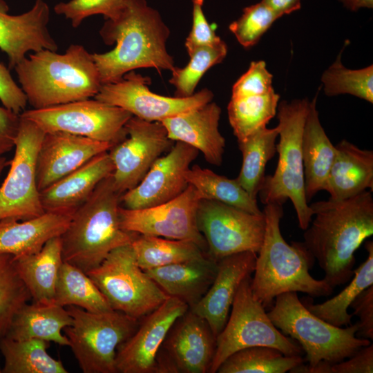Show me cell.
<instances>
[{"label":"cell","mask_w":373,"mask_h":373,"mask_svg":"<svg viewBox=\"0 0 373 373\" xmlns=\"http://www.w3.org/2000/svg\"><path fill=\"white\" fill-rule=\"evenodd\" d=\"M365 191L344 200L318 201L309 207L314 218L303 242L333 289L354 274L355 252L373 235V197Z\"/></svg>","instance_id":"obj_1"},{"label":"cell","mask_w":373,"mask_h":373,"mask_svg":"<svg viewBox=\"0 0 373 373\" xmlns=\"http://www.w3.org/2000/svg\"><path fill=\"white\" fill-rule=\"evenodd\" d=\"M99 34L106 44H115L111 51L92 53L102 85L138 68H151L161 73L175 67L166 49L170 30L146 0H130L117 16L106 20Z\"/></svg>","instance_id":"obj_2"},{"label":"cell","mask_w":373,"mask_h":373,"mask_svg":"<svg viewBox=\"0 0 373 373\" xmlns=\"http://www.w3.org/2000/svg\"><path fill=\"white\" fill-rule=\"evenodd\" d=\"M262 212L265 218L264 239L251 280L254 298L266 309L283 293L301 292L315 297L331 295L334 289L323 279L317 280L309 274L315 260L303 242L288 244L284 239L280 227L283 204H266Z\"/></svg>","instance_id":"obj_3"},{"label":"cell","mask_w":373,"mask_h":373,"mask_svg":"<svg viewBox=\"0 0 373 373\" xmlns=\"http://www.w3.org/2000/svg\"><path fill=\"white\" fill-rule=\"evenodd\" d=\"M14 69L34 109L94 97L102 85L92 53L79 44L70 45L63 54L35 52Z\"/></svg>","instance_id":"obj_4"},{"label":"cell","mask_w":373,"mask_h":373,"mask_svg":"<svg viewBox=\"0 0 373 373\" xmlns=\"http://www.w3.org/2000/svg\"><path fill=\"white\" fill-rule=\"evenodd\" d=\"M112 174L97 186L89 198L73 213L61 235L63 260L87 273L99 266L117 247L131 244L138 233L119 223L121 197Z\"/></svg>","instance_id":"obj_5"},{"label":"cell","mask_w":373,"mask_h":373,"mask_svg":"<svg viewBox=\"0 0 373 373\" xmlns=\"http://www.w3.org/2000/svg\"><path fill=\"white\" fill-rule=\"evenodd\" d=\"M267 313L276 328L300 345L311 367L322 361L341 362L371 343L370 340L356 336V323L336 327L313 314L298 298L297 292L277 296Z\"/></svg>","instance_id":"obj_6"},{"label":"cell","mask_w":373,"mask_h":373,"mask_svg":"<svg viewBox=\"0 0 373 373\" xmlns=\"http://www.w3.org/2000/svg\"><path fill=\"white\" fill-rule=\"evenodd\" d=\"M309 101L307 99L283 101L278 105L279 142L276 144L278 161L274 173L265 175L258 194L262 204H283L291 200L296 212L298 226L305 230L313 218L305 195L302 134Z\"/></svg>","instance_id":"obj_7"},{"label":"cell","mask_w":373,"mask_h":373,"mask_svg":"<svg viewBox=\"0 0 373 373\" xmlns=\"http://www.w3.org/2000/svg\"><path fill=\"white\" fill-rule=\"evenodd\" d=\"M73 319L64 330L84 373H117V347L135 331L138 320L121 312H90L77 306L66 308Z\"/></svg>","instance_id":"obj_8"},{"label":"cell","mask_w":373,"mask_h":373,"mask_svg":"<svg viewBox=\"0 0 373 373\" xmlns=\"http://www.w3.org/2000/svg\"><path fill=\"white\" fill-rule=\"evenodd\" d=\"M86 274L113 309L137 320L169 297L138 265L131 244L111 251L99 266Z\"/></svg>","instance_id":"obj_9"},{"label":"cell","mask_w":373,"mask_h":373,"mask_svg":"<svg viewBox=\"0 0 373 373\" xmlns=\"http://www.w3.org/2000/svg\"><path fill=\"white\" fill-rule=\"evenodd\" d=\"M251 277L240 284L231 305V314L222 330L216 336V350L209 373H216L222 363L242 349L267 346L286 356H300V345L283 334L270 320L262 305L254 298Z\"/></svg>","instance_id":"obj_10"},{"label":"cell","mask_w":373,"mask_h":373,"mask_svg":"<svg viewBox=\"0 0 373 373\" xmlns=\"http://www.w3.org/2000/svg\"><path fill=\"white\" fill-rule=\"evenodd\" d=\"M45 133L64 132L113 145L126 136L125 126L133 115L127 111L93 98L20 114Z\"/></svg>","instance_id":"obj_11"},{"label":"cell","mask_w":373,"mask_h":373,"mask_svg":"<svg viewBox=\"0 0 373 373\" xmlns=\"http://www.w3.org/2000/svg\"><path fill=\"white\" fill-rule=\"evenodd\" d=\"M8 173L0 186V220L32 219L45 211L36 182V162L45 132L22 117Z\"/></svg>","instance_id":"obj_12"},{"label":"cell","mask_w":373,"mask_h":373,"mask_svg":"<svg viewBox=\"0 0 373 373\" xmlns=\"http://www.w3.org/2000/svg\"><path fill=\"white\" fill-rule=\"evenodd\" d=\"M198 226L207 245V254L216 260L231 254H258L264 239L265 218L235 207L209 200L200 201Z\"/></svg>","instance_id":"obj_13"},{"label":"cell","mask_w":373,"mask_h":373,"mask_svg":"<svg viewBox=\"0 0 373 373\" xmlns=\"http://www.w3.org/2000/svg\"><path fill=\"white\" fill-rule=\"evenodd\" d=\"M202 200L199 192L189 184L178 196L160 204L141 209L120 206V226L138 234L191 241L207 253V242L197 220Z\"/></svg>","instance_id":"obj_14"},{"label":"cell","mask_w":373,"mask_h":373,"mask_svg":"<svg viewBox=\"0 0 373 373\" xmlns=\"http://www.w3.org/2000/svg\"><path fill=\"white\" fill-rule=\"evenodd\" d=\"M151 79L135 70L114 83L102 85L94 99L122 108L133 116L149 122L164 119L212 101L213 93L204 88L188 97H167L149 89Z\"/></svg>","instance_id":"obj_15"},{"label":"cell","mask_w":373,"mask_h":373,"mask_svg":"<svg viewBox=\"0 0 373 373\" xmlns=\"http://www.w3.org/2000/svg\"><path fill=\"white\" fill-rule=\"evenodd\" d=\"M125 129L126 137L108 151L114 166L113 183L122 195L136 186L156 160L174 144L161 122L133 116Z\"/></svg>","instance_id":"obj_16"},{"label":"cell","mask_w":373,"mask_h":373,"mask_svg":"<svg viewBox=\"0 0 373 373\" xmlns=\"http://www.w3.org/2000/svg\"><path fill=\"white\" fill-rule=\"evenodd\" d=\"M216 337L190 309L173 323L156 357L155 373H209Z\"/></svg>","instance_id":"obj_17"},{"label":"cell","mask_w":373,"mask_h":373,"mask_svg":"<svg viewBox=\"0 0 373 373\" xmlns=\"http://www.w3.org/2000/svg\"><path fill=\"white\" fill-rule=\"evenodd\" d=\"M198 154L191 146L175 142L166 155L156 160L136 186L122 194L121 206L145 209L178 196L189 185L186 173Z\"/></svg>","instance_id":"obj_18"},{"label":"cell","mask_w":373,"mask_h":373,"mask_svg":"<svg viewBox=\"0 0 373 373\" xmlns=\"http://www.w3.org/2000/svg\"><path fill=\"white\" fill-rule=\"evenodd\" d=\"M189 309L169 296L145 316L133 334L117 350V373H155L157 352L175 321Z\"/></svg>","instance_id":"obj_19"},{"label":"cell","mask_w":373,"mask_h":373,"mask_svg":"<svg viewBox=\"0 0 373 373\" xmlns=\"http://www.w3.org/2000/svg\"><path fill=\"white\" fill-rule=\"evenodd\" d=\"M8 10L6 1L0 0V49L8 56L10 70L29 52L58 50L48 28L50 11L44 0H35L31 9L20 15H11Z\"/></svg>","instance_id":"obj_20"},{"label":"cell","mask_w":373,"mask_h":373,"mask_svg":"<svg viewBox=\"0 0 373 373\" xmlns=\"http://www.w3.org/2000/svg\"><path fill=\"white\" fill-rule=\"evenodd\" d=\"M113 146L64 132L45 133L36 162L38 190H44Z\"/></svg>","instance_id":"obj_21"},{"label":"cell","mask_w":373,"mask_h":373,"mask_svg":"<svg viewBox=\"0 0 373 373\" xmlns=\"http://www.w3.org/2000/svg\"><path fill=\"white\" fill-rule=\"evenodd\" d=\"M257 254L243 251L218 262L213 282L200 301L190 309L204 318L216 337L224 328L237 291L254 273Z\"/></svg>","instance_id":"obj_22"},{"label":"cell","mask_w":373,"mask_h":373,"mask_svg":"<svg viewBox=\"0 0 373 373\" xmlns=\"http://www.w3.org/2000/svg\"><path fill=\"white\" fill-rule=\"evenodd\" d=\"M220 107L212 101L161 122L173 142L186 143L201 152L206 161L219 166L226 145L219 129Z\"/></svg>","instance_id":"obj_23"},{"label":"cell","mask_w":373,"mask_h":373,"mask_svg":"<svg viewBox=\"0 0 373 373\" xmlns=\"http://www.w3.org/2000/svg\"><path fill=\"white\" fill-rule=\"evenodd\" d=\"M114 170L108 151L97 155L82 166L40 191L45 212L73 215L101 181Z\"/></svg>","instance_id":"obj_24"},{"label":"cell","mask_w":373,"mask_h":373,"mask_svg":"<svg viewBox=\"0 0 373 373\" xmlns=\"http://www.w3.org/2000/svg\"><path fill=\"white\" fill-rule=\"evenodd\" d=\"M218 262L207 254L202 258L145 271L169 296L180 299L190 309L200 301L213 282Z\"/></svg>","instance_id":"obj_25"},{"label":"cell","mask_w":373,"mask_h":373,"mask_svg":"<svg viewBox=\"0 0 373 373\" xmlns=\"http://www.w3.org/2000/svg\"><path fill=\"white\" fill-rule=\"evenodd\" d=\"M71 217V215L45 212L26 220H0V254L20 257L38 252L50 239L61 236Z\"/></svg>","instance_id":"obj_26"},{"label":"cell","mask_w":373,"mask_h":373,"mask_svg":"<svg viewBox=\"0 0 373 373\" xmlns=\"http://www.w3.org/2000/svg\"><path fill=\"white\" fill-rule=\"evenodd\" d=\"M336 155L325 187L332 200H344L365 191H373V151L343 140Z\"/></svg>","instance_id":"obj_27"},{"label":"cell","mask_w":373,"mask_h":373,"mask_svg":"<svg viewBox=\"0 0 373 373\" xmlns=\"http://www.w3.org/2000/svg\"><path fill=\"white\" fill-rule=\"evenodd\" d=\"M318 94V93H317ZM317 94L309 102L302 134L301 149L305 191L307 202L325 190L336 148L326 135L316 109Z\"/></svg>","instance_id":"obj_28"},{"label":"cell","mask_w":373,"mask_h":373,"mask_svg":"<svg viewBox=\"0 0 373 373\" xmlns=\"http://www.w3.org/2000/svg\"><path fill=\"white\" fill-rule=\"evenodd\" d=\"M72 317L67 309L54 302L25 304L14 316L4 337L13 340L41 339L69 346L61 331L71 325Z\"/></svg>","instance_id":"obj_29"},{"label":"cell","mask_w":373,"mask_h":373,"mask_svg":"<svg viewBox=\"0 0 373 373\" xmlns=\"http://www.w3.org/2000/svg\"><path fill=\"white\" fill-rule=\"evenodd\" d=\"M63 262L60 236L50 239L35 254L14 257L17 272L34 302H54L56 283Z\"/></svg>","instance_id":"obj_30"},{"label":"cell","mask_w":373,"mask_h":373,"mask_svg":"<svg viewBox=\"0 0 373 373\" xmlns=\"http://www.w3.org/2000/svg\"><path fill=\"white\" fill-rule=\"evenodd\" d=\"M278 137L277 127L268 128L265 126L238 142L242 162L236 179L254 199H257L263 184L266 165L276 152Z\"/></svg>","instance_id":"obj_31"},{"label":"cell","mask_w":373,"mask_h":373,"mask_svg":"<svg viewBox=\"0 0 373 373\" xmlns=\"http://www.w3.org/2000/svg\"><path fill=\"white\" fill-rule=\"evenodd\" d=\"M366 260L356 269L349 285L339 294L326 301L314 304L303 303L313 314L336 327L351 325L352 314L347 309L359 294L373 285V242H365Z\"/></svg>","instance_id":"obj_32"},{"label":"cell","mask_w":373,"mask_h":373,"mask_svg":"<svg viewBox=\"0 0 373 373\" xmlns=\"http://www.w3.org/2000/svg\"><path fill=\"white\" fill-rule=\"evenodd\" d=\"M49 342L41 339H0L3 373H68L62 362L50 356Z\"/></svg>","instance_id":"obj_33"},{"label":"cell","mask_w":373,"mask_h":373,"mask_svg":"<svg viewBox=\"0 0 373 373\" xmlns=\"http://www.w3.org/2000/svg\"><path fill=\"white\" fill-rule=\"evenodd\" d=\"M54 303L64 307L77 306L90 312L113 310L104 295L86 273L65 262L59 271Z\"/></svg>","instance_id":"obj_34"},{"label":"cell","mask_w":373,"mask_h":373,"mask_svg":"<svg viewBox=\"0 0 373 373\" xmlns=\"http://www.w3.org/2000/svg\"><path fill=\"white\" fill-rule=\"evenodd\" d=\"M138 265L144 271L202 258L207 253L195 243L138 234L131 242Z\"/></svg>","instance_id":"obj_35"},{"label":"cell","mask_w":373,"mask_h":373,"mask_svg":"<svg viewBox=\"0 0 373 373\" xmlns=\"http://www.w3.org/2000/svg\"><path fill=\"white\" fill-rule=\"evenodd\" d=\"M186 180L199 192L202 200L220 202L255 214L262 213L257 199L252 198L236 179L194 165L188 169Z\"/></svg>","instance_id":"obj_36"},{"label":"cell","mask_w":373,"mask_h":373,"mask_svg":"<svg viewBox=\"0 0 373 373\" xmlns=\"http://www.w3.org/2000/svg\"><path fill=\"white\" fill-rule=\"evenodd\" d=\"M279 99L274 90L260 95L231 98L228 117L238 142L267 126L276 114Z\"/></svg>","instance_id":"obj_37"},{"label":"cell","mask_w":373,"mask_h":373,"mask_svg":"<svg viewBox=\"0 0 373 373\" xmlns=\"http://www.w3.org/2000/svg\"><path fill=\"white\" fill-rule=\"evenodd\" d=\"M305 360L299 355L286 356L267 346H254L238 350L220 365L218 373H285Z\"/></svg>","instance_id":"obj_38"},{"label":"cell","mask_w":373,"mask_h":373,"mask_svg":"<svg viewBox=\"0 0 373 373\" xmlns=\"http://www.w3.org/2000/svg\"><path fill=\"white\" fill-rule=\"evenodd\" d=\"M190 59L183 68L175 67L169 83L175 90V97H188L195 93V88L204 73L213 66L223 61L227 54V46L221 40L209 45L186 50Z\"/></svg>","instance_id":"obj_39"},{"label":"cell","mask_w":373,"mask_h":373,"mask_svg":"<svg viewBox=\"0 0 373 373\" xmlns=\"http://www.w3.org/2000/svg\"><path fill=\"white\" fill-rule=\"evenodd\" d=\"M31 299L15 267L14 256L0 254V339L6 336L17 312Z\"/></svg>","instance_id":"obj_40"},{"label":"cell","mask_w":373,"mask_h":373,"mask_svg":"<svg viewBox=\"0 0 373 373\" xmlns=\"http://www.w3.org/2000/svg\"><path fill=\"white\" fill-rule=\"evenodd\" d=\"M341 52L323 74L321 80L327 96L350 94L373 102V66L358 70L346 68L341 61Z\"/></svg>","instance_id":"obj_41"},{"label":"cell","mask_w":373,"mask_h":373,"mask_svg":"<svg viewBox=\"0 0 373 373\" xmlns=\"http://www.w3.org/2000/svg\"><path fill=\"white\" fill-rule=\"evenodd\" d=\"M280 17L259 2L242 10V15L229 25L230 31L245 48L255 45Z\"/></svg>","instance_id":"obj_42"},{"label":"cell","mask_w":373,"mask_h":373,"mask_svg":"<svg viewBox=\"0 0 373 373\" xmlns=\"http://www.w3.org/2000/svg\"><path fill=\"white\" fill-rule=\"evenodd\" d=\"M130 0H70L57 3L54 6L57 15H62L71 22L73 28L79 27L86 18L101 15L104 19L115 18Z\"/></svg>","instance_id":"obj_43"},{"label":"cell","mask_w":373,"mask_h":373,"mask_svg":"<svg viewBox=\"0 0 373 373\" xmlns=\"http://www.w3.org/2000/svg\"><path fill=\"white\" fill-rule=\"evenodd\" d=\"M274 90L272 75L263 61H252L249 69L233 84L231 98L260 95Z\"/></svg>","instance_id":"obj_44"},{"label":"cell","mask_w":373,"mask_h":373,"mask_svg":"<svg viewBox=\"0 0 373 373\" xmlns=\"http://www.w3.org/2000/svg\"><path fill=\"white\" fill-rule=\"evenodd\" d=\"M204 0H192V27L186 39V50L220 42L213 26L209 23L203 10Z\"/></svg>","instance_id":"obj_45"},{"label":"cell","mask_w":373,"mask_h":373,"mask_svg":"<svg viewBox=\"0 0 373 373\" xmlns=\"http://www.w3.org/2000/svg\"><path fill=\"white\" fill-rule=\"evenodd\" d=\"M0 101L5 108L18 115L25 111L28 103L25 93L12 77L10 69L1 61Z\"/></svg>","instance_id":"obj_46"},{"label":"cell","mask_w":373,"mask_h":373,"mask_svg":"<svg viewBox=\"0 0 373 373\" xmlns=\"http://www.w3.org/2000/svg\"><path fill=\"white\" fill-rule=\"evenodd\" d=\"M352 315L358 317L356 323L358 338L373 339V285L361 291L351 303Z\"/></svg>","instance_id":"obj_47"},{"label":"cell","mask_w":373,"mask_h":373,"mask_svg":"<svg viewBox=\"0 0 373 373\" xmlns=\"http://www.w3.org/2000/svg\"><path fill=\"white\" fill-rule=\"evenodd\" d=\"M332 365V373H372L373 345L364 346L353 355Z\"/></svg>","instance_id":"obj_48"},{"label":"cell","mask_w":373,"mask_h":373,"mask_svg":"<svg viewBox=\"0 0 373 373\" xmlns=\"http://www.w3.org/2000/svg\"><path fill=\"white\" fill-rule=\"evenodd\" d=\"M20 120V115L0 106V156L14 149Z\"/></svg>","instance_id":"obj_49"},{"label":"cell","mask_w":373,"mask_h":373,"mask_svg":"<svg viewBox=\"0 0 373 373\" xmlns=\"http://www.w3.org/2000/svg\"><path fill=\"white\" fill-rule=\"evenodd\" d=\"M301 0H261L280 17L300 8Z\"/></svg>","instance_id":"obj_50"},{"label":"cell","mask_w":373,"mask_h":373,"mask_svg":"<svg viewBox=\"0 0 373 373\" xmlns=\"http://www.w3.org/2000/svg\"><path fill=\"white\" fill-rule=\"evenodd\" d=\"M343 6L352 11L362 8H372L373 0H339Z\"/></svg>","instance_id":"obj_51"},{"label":"cell","mask_w":373,"mask_h":373,"mask_svg":"<svg viewBox=\"0 0 373 373\" xmlns=\"http://www.w3.org/2000/svg\"><path fill=\"white\" fill-rule=\"evenodd\" d=\"M10 160H7L5 156H0V177L4 169L10 164Z\"/></svg>","instance_id":"obj_52"},{"label":"cell","mask_w":373,"mask_h":373,"mask_svg":"<svg viewBox=\"0 0 373 373\" xmlns=\"http://www.w3.org/2000/svg\"><path fill=\"white\" fill-rule=\"evenodd\" d=\"M2 372V368L0 366V373Z\"/></svg>","instance_id":"obj_53"}]
</instances>
